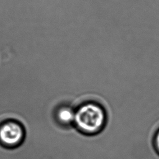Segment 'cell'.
Masks as SVG:
<instances>
[{
	"instance_id": "4",
	"label": "cell",
	"mask_w": 159,
	"mask_h": 159,
	"mask_svg": "<svg viewBox=\"0 0 159 159\" xmlns=\"http://www.w3.org/2000/svg\"><path fill=\"white\" fill-rule=\"evenodd\" d=\"M152 143L154 150H155L157 153L159 155V128L156 130L154 134Z\"/></svg>"
},
{
	"instance_id": "1",
	"label": "cell",
	"mask_w": 159,
	"mask_h": 159,
	"mask_svg": "<svg viewBox=\"0 0 159 159\" xmlns=\"http://www.w3.org/2000/svg\"><path fill=\"white\" fill-rule=\"evenodd\" d=\"M107 120L105 108L98 102L88 101L75 108L73 127L83 135L93 136L103 130Z\"/></svg>"
},
{
	"instance_id": "2",
	"label": "cell",
	"mask_w": 159,
	"mask_h": 159,
	"mask_svg": "<svg viewBox=\"0 0 159 159\" xmlns=\"http://www.w3.org/2000/svg\"><path fill=\"white\" fill-rule=\"evenodd\" d=\"M25 129L19 120L8 119L0 123V145L7 148H15L23 143Z\"/></svg>"
},
{
	"instance_id": "3",
	"label": "cell",
	"mask_w": 159,
	"mask_h": 159,
	"mask_svg": "<svg viewBox=\"0 0 159 159\" xmlns=\"http://www.w3.org/2000/svg\"><path fill=\"white\" fill-rule=\"evenodd\" d=\"M53 115L58 125L63 128L71 127L74 125L75 108L69 104H63L55 107Z\"/></svg>"
}]
</instances>
